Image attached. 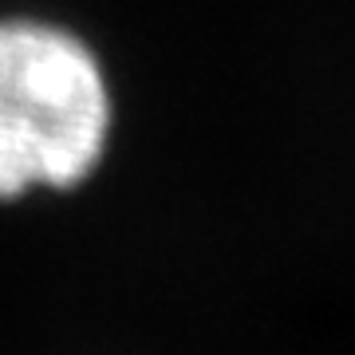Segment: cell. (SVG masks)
Returning <instances> with one entry per match:
<instances>
[{"mask_svg":"<svg viewBox=\"0 0 355 355\" xmlns=\"http://www.w3.org/2000/svg\"><path fill=\"white\" fill-rule=\"evenodd\" d=\"M111 99L76 36L0 24V202L87 182L107 150Z\"/></svg>","mask_w":355,"mask_h":355,"instance_id":"cell-1","label":"cell"}]
</instances>
